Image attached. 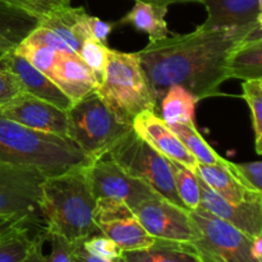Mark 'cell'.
Returning <instances> with one entry per match:
<instances>
[{"mask_svg": "<svg viewBox=\"0 0 262 262\" xmlns=\"http://www.w3.org/2000/svg\"><path fill=\"white\" fill-rule=\"evenodd\" d=\"M261 28L262 23L228 30L199 26L191 33L150 41L136 55L147 78L155 110L171 86L183 87L199 101L220 95V86L228 79L229 54Z\"/></svg>", "mask_w": 262, "mask_h": 262, "instance_id": "cell-1", "label": "cell"}, {"mask_svg": "<svg viewBox=\"0 0 262 262\" xmlns=\"http://www.w3.org/2000/svg\"><path fill=\"white\" fill-rule=\"evenodd\" d=\"M84 168L46 177L41 186L43 225L69 242L101 234L94 219L97 200L90 188Z\"/></svg>", "mask_w": 262, "mask_h": 262, "instance_id": "cell-2", "label": "cell"}, {"mask_svg": "<svg viewBox=\"0 0 262 262\" xmlns=\"http://www.w3.org/2000/svg\"><path fill=\"white\" fill-rule=\"evenodd\" d=\"M91 161L68 137L32 129L0 115V164L30 166L54 177Z\"/></svg>", "mask_w": 262, "mask_h": 262, "instance_id": "cell-3", "label": "cell"}, {"mask_svg": "<svg viewBox=\"0 0 262 262\" xmlns=\"http://www.w3.org/2000/svg\"><path fill=\"white\" fill-rule=\"evenodd\" d=\"M95 91L118 119L130 125L142 112H156L147 78L136 53L110 49L104 77Z\"/></svg>", "mask_w": 262, "mask_h": 262, "instance_id": "cell-4", "label": "cell"}, {"mask_svg": "<svg viewBox=\"0 0 262 262\" xmlns=\"http://www.w3.org/2000/svg\"><path fill=\"white\" fill-rule=\"evenodd\" d=\"M129 130L132 125L118 119L96 91L67 110V137L91 160L109 152Z\"/></svg>", "mask_w": 262, "mask_h": 262, "instance_id": "cell-5", "label": "cell"}, {"mask_svg": "<svg viewBox=\"0 0 262 262\" xmlns=\"http://www.w3.org/2000/svg\"><path fill=\"white\" fill-rule=\"evenodd\" d=\"M109 155L128 176L145 182L163 199L186 209L176 191L169 160L138 137L133 128L113 146Z\"/></svg>", "mask_w": 262, "mask_h": 262, "instance_id": "cell-6", "label": "cell"}, {"mask_svg": "<svg viewBox=\"0 0 262 262\" xmlns=\"http://www.w3.org/2000/svg\"><path fill=\"white\" fill-rule=\"evenodd\" d=\"M197 233L192 245L205 262H262L253 256L252 238L204 207L189 210Z\"/></svg>", "mask_w": 262, "mask_h": 262, "instance_id": "cell-7", "label": "cell"}, {"mask_svg": "<svg viewBox=\"0 0 262 262\" xmlns=\"http://www.w3.org/2000/svg\"><path fill=\"white\" fill-rule=\"evenodd\" d=\"M45 179L35 168L0 164V216L28 217L43 224L40 201Z\"/></svg>", "mask_w": 262, "mask_h": 262, "instance_id": "cell-8", "label": "cell"}, {"mask_svg": "<svg viewBox=\"0 0 262 262\" xmlns=\"http://www.w3.org/2000/svg\"><path fill=\"white\" fill-rule=\"evenodd\" d=\"M84 171L96 200H118L133 209L143 201L160 196L145 182L128 176L109 152L92 160Z\"/></svg>", "mask_w": 262, "mask_h": 262, "instance_id": "cell-9", "label": "cell"}, {"mask_svg": "<svg viewBox=\"0 0 262 262\" xmlns=\"http://www.w3.org/2000/svg\"><path fill=\"white\" fill-rule=\"evenodd\" d=\"M143 229L156 239L193 243L197 233L189 217V210L174 205L161 196L133 207Z\"/></svg>", "mask_w": 262, "mask_h": 262, "instance_id": "cell-10", "label": "cell"}, {"mask_svg": "<svg viewBox=\"0 0 262 262\" xmlns=\"http://www.w3.org/2000/svg\"><path fill=\"white\" fill-rule=\"evenodd\" d=\"M94 219L100 233L112 239L122 252L150 247L156 239L143 229L132 209L118 200H97Z\"/></svg>", "mask_w": 262, "mask_h": 262, "instance_id": "cell-11", "label": "cell"}, {"mask_svg": "<svg viewBox=\"0 0 262 262\" xmlns=\"http://www.w3.org/2000/svg\"><path fill=\"white\" fill-rule=\"evenodd\" d=\"M0 115L25 127L67 137V112L26 92L0 109Z\"/></svg>", "mask_w": 262, "mask_h": 262, "instance_id": "cell-12", "label": "cell"}, {"mask_svg": "<svg viewBox=\"0 0 262 262\" xmlns=\"http://www.w3.org/2000/svg\"><path fill=\"white\" fill-rule=\"evenodd\" d=\"M132 128L138 137L142 138L169 161H176L189 170L196 171L199 163L194 156L184 147L176 133L161 119L160 115L156 114V112L146 110L138 114L133 120Z\"/></svg>", "mask_w": 262, "mask_h": 262, "instance_id": "cell-13", "label": "cell"}, {"mask_svg": "<svg viewBox=\"0 0 262 262\" xmlns=\"http://www.w3.org/2000/svg\"><path fill=\"white\" fill-rule=\"evenodd\" d=\"M199 184L201 193L200 206L224 222L229 223L237 229L242 230L250 237L262 235V201L233 204L212 191L200 178Z\"/></svg>", "mask_w": 262, "mask_h": 262, "instance_id": "cell-14", "label": "cell"}, {"mask_svg": "<svg viewBox=\"0 0 262 262\" xmlns=\"http://www.w3.org/2000/svg\"><path fill=\"white\" fill-rule=\"evenodd\" d=\"M0 66L17 77L22 91L26 94L50 102L66 112L72 106L71 100L46 74L31 66L25 58L15 54L14 50L0 54Z\"/></svg>", "mask_w": 262, "mask_h": 262, "instance_id": "cell-15", "label": "cell"}, {"mask_svg": "<svg viewBox=\"0 0 262 262\" xmlns=\"http://www.w3.org/2000/svg\"><path fill=\"white\" fill-rule=\"evenodd\" d=\"M49 78L71 100L72 104L91 94L99 86L94 72L74 51H60L58 54Z\"/></svg>", "mask_w": 262, "mask_h": 262, "instance_id": "cell-16", "label": "cell"}, {"mask_svg": "<svg viewBox=\"0 0 262 262\" xmlns=\"http://www.w3.org/2000/svg\"><path fill=\"white\" fill-rule=\"evenodd\" d=\"M207 10L201 27L214 30L246 27L262 23L261 0H200Z\"/></svg>", "mask_w": 262, "mask_h": 262, "instance_id": "cell-17", "label": "cell"}, {"mask_svg": "<svg viewBox=\"0 0 262 262\" xmlns=\"http://www.w3.org/2000/svg\"><path fill=\"white\" fill-rule=\"evenodd\" d=\"M196 176L206 184L207 187L216 192L217 194L233 204H241L246 201H262V193L251 191L243 186L229 170L227 160L222 163L204 165L199 164L196 169Z\"/></svg>", "mask_w": 262, "mask_h": 262, "instance_id": "cell-18", "label": "cell"}, {"mask_svg": "<svg viewBox=\"0 0 262 262\" xmlns=\"http://www.w3.org/2000/svg\"><path fill=\"white\" fill-rule=\"evenodd\" d=\"M89 13L83 8H60L41 18L40 26L49 28L66 41L69 48L78 54L82 42L91 37L89 28Z\"/></svg>", "mask_w": 262, "mask_h": 262, "instance_id": "cell-19", "label": "cell"}, {"mask_svg": "<svg viewBox=\"0 0 262 262\" xmlns=\"http://www.w3.org/2000/svg\"><path fill=\"white\" fill-rule=\"evenodd\" d=\"M117 262H205L192 243L155 239L150 247L123 251Z\"/></svg>", "mask_w": 262, "mask_h": 262, "instance_id": "cell-20", "label": "cell"}, {"mask_svg": "<svg viewBox=\"0 0 262 262\" xmlns=\"http://www.w3.org/2000/svg\"><path fill=\"white\" fill-rule=\"evenodd\" d=\"M38 25L40 18L0 0V54L14 50Z\"/></svg>", "mask_w": 262, "mask_h": 262, "instance_id": "cell-21", "label": "cell"}, {"mask_svg": "<svg viewBox=\"0 0 262 262\" xmlns=\"http://www.w3.org/2000/svg\"><path fill=\"white\" fill-rule=\"evenodd\" d=\"M228 79L262 78V35L255 33L238 43L229 54L227 64Z\"/></svg>", "mask_w": 262, "mask_h": 262, "instance_id": "cell-22", "label": "cell"}, {"mask_svg": "<svg viewBox=\"0 0 262 262\" xmlns=\"http://www.w3.org/2000/svg\"><path fill=\"white\" fill-rule=\"evenodd\" d=\"M166 13L168 7L164 5L136 2L132 10L122 19L115 22V27L125 25L133 26L137 31L147 33L150 41H158L169 36V28L165 20Z\"/></svg>", "mask_w": 262, "mask_h": 262, "instance_id": "cell-23", "label": "cell"}, {"mask_svg": "<svg viewBox=\"0 0 262 262\" xmlns=\"http://www.w3.org/2000/svg\"><path fill=\"white\" fill-rule=\"evenodd\" d=\"M197 102L199 100L183 87H169L159 105L161 119L168 125L193 123Z\"/></svg>", "mask_w": 262, "mask_h": 262, "instance_id": "cell-24", "label": "cell"}, {"mask_svg": "<svg viewBox=\"0 0 262 262\" xmlns=\"http://www.w3.org/2000/svg\"><path fill=\"white\" fill-rule=\"evenodd\" d=\"M169 128L176 133L179 141L194 156L199 164L211 165V164L222 163L224 160L222 156L215 152L214 148L200 135L194 122L187 123V124H173L169 125Z\"/></svg>", "mask_w": 262, "mask_h": 262, "instance_id": "cell-25", "label": "cell"}, {"mask_svg": "<svg viewBox=\"0 0 262 262\" xmlns=\"http://www.w3.org/2000/svg\"><path fill=\"white\" fill-rule=\"evenodd\" d=\"M30 227L20 225L0 235V262H25L32 242Z\"/></svg>", "mask_w": 262, "mask_h": 262, "instance_id": "cell-26", "label": "cell"}, {"mask_svg": "<svg viewBox=\"0 0 262 262\" xmlns=\"http://www.w3.org/2000/svg\"><path fill=\"white\" fill-rule=\"evenodd\" d=\"M169 163H170L174 186L178 197L187 210L197 209L201 202V193H200L199 178L196 173L176 161H169Z\"/></svg>", "mask_w": 262, "mask_h": 262, "instance_id": "cell-27", "label": "cell"}, {"mask_svg": "<svg viewBox=\"0 0 262 262\" xmlns=\"http://www.w3.org/2000/svg\"><path fill=\"white\" fill-rule=\"evenodd\" d=\"M14 53L25 58L28 63L43 74L49 77L56 59L60 51L55 50L48 45H43L40 42H33L28 38H25L17 48L14 49Z\"/></svg>", "mask_w": 262, "mask_h": 262, "instance_id": "cell-28", "label": "cell"}, {"mask_svg": "<svg viewBox=\"0 0 262 262\" xmlns=\"http://www.w3.org/2000/svg\"><path fill=\"white\" fill-rule=\"evenodd\" d=\"M243 99L250 106L252 127L255 130V147L258 155L262 154V78L250 79L242 83Z\"/></svg>", "mask_w": 262, "mask_h": 262, "instance_id": "cell-29", "label": "cell"}, {"mask_svg": "<svg viewBox=\"0 0 262 262\" xmlns=\"http://www.w3.org/2000/svg\"><path fill=\"white\" fill-rule=\"evenodd\" d=\"M109 51L110 49L104 42H100L94 37L86 38L82 42L81 49L78 51V55L87 64V67L94 72L99 83L102 81V77H104Z\"/></svg>", "mask_w": 262, "mask_h": 262, "instance_id": "cell-30", "label": "cell"}, {"mask_svg": "<svg viewBox=\"0 0 262 262\" xmlns=\"http://www.w3.org/2000/svg\"><path fill=\"white\" fill-rule=\"evenodd\" d=\"M227 165L233 176L245 187L251 191L262 193V163L261 161H250V163L235 164L227 161Z\"/></svg>", "mask_w": 262, "mask_h": 262, "instance_id": "cell-31", "label": "cell"}, {"mask_svg": "<svg viewBox=\"0 0 262 262\" xmlns=\"http://www.w3.org/2000/svg\"><path fill=\"white\" fill-rule=\"evenodd\" d=\"M82 243L89 252L104 260L117 261L122 255V250L112 239L102 234L91 235L82 241Z\"/></svg>", "mask_w": 262, "mask_h": 262, "instance_id": "cell-32", "label": "cell"}, {"mask_svg": "<svg viewBox=\"0 0 262 262\" xmlns=\"http://www.w3.org/2000/svg\"><path fill=\"white\" fill-rule=\"evenodd\" d=\"M7 2L40 19L60 8L71 5V0H7Z\"/></svg>", "mask_w": 262, "mask_h": 262, "instance_id": "cell-33", "label": "cell"}, {"mask_svg": "<svg viewBox=\"0 0 262 262\" xmlns=\"http://www.w3.org/2000/svg\"><path fill=\"white\" fill-rule=\"evenodd\" d=\"M26 38H28L30 41H33V42H40L43 43V45H48L58 51H64V53L73 51L69 48L68 43H67L66 41L61 40L56 33H54L51 30H49V28L40 25H38V27H36ZM74 53H76V51H74Z\"/></svg>", "mask_w": 262, "mask_h": 262, "instance_id": "cell-34", "label": "cell"}, {"mask_svg": "<svg viewBox=\"0 0 262 262\" xmlns=\"http://www.w3.org/2000/svg\"><path fill=\"white\" fill-rule=\"evenodd\" d=\"M22 91L17 77L8 69L0 67V109Z\"/></svg>", "mask_w": 262, "mask_h": 262, "instance_id": "cell-35", "label": "cell"}, {"mask_svg": "<svg viewBox=\"0 0 262 262\" xmlns=\"http://www.w3.org/2000/svg\"><path fill=\"white\" fill-rule=\"evenodd\" d=\"M89 28L91 37L105 43L112 31L115 28V23L105 22V20H101L94 15H89Z\"/></svg>", "mask_w": 262, "mask_h": 262, "instance_id": "cell-36", "label": "cell"}, {"mask_svg": "<svg viewBox=\"0 0 262 262\" xmlns=\"http://www.w3.org/2000/svg\"><path fill=\"white\" fill-rule=\"evenodd\" d=\"M40 225V223H36L28 217H19V216H0V235L10 232L14 228L20 227V225Z\"/></svg>", "mask_w": 262, "mask_h": 262, "instance_id": "cell-37", "label": "cell"}, {"mask_svg": "<svg viewBox=\"0 0 262 262\" xmlns=\"http://www.w3.org/2000/svg\"><path fill=\"white\" fill-rule=\"evenodd\" d=\"M72 262H117V261H109L104 260L101 257H97V256L92 255L91 252L84 248L82 241L76 243L73 248V252H72Z\"/></svg>", "mask_w": 262, "mask_h": 262, "instance_id": "cell-38", "label": "cell"}, {"mask_svg": "<svg viewBox=\"0 0 262 262\" xmlns=\"http://www.w3.org/2000/svg\"><path fill=\"white\" fill-rule=\"evenodd\" d=\"M136 2H143L150 3V4L169 7L170 4H177V3H200V0H136Z\"/></svg>", "mask_w": 262, "mask_h": 262, "instance_id": "cell-39", "label": "cell"}]
</instances>
